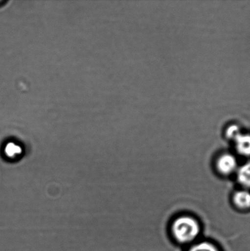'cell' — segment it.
<instances>
[{
    "label": "cell",
    "instance_id": "1",
    "mask_svg": "<svg viewBox=\"0 0 250 251\" xmlns=\"http://www.w3.org/2000/svg\"><path fill=\"white\" fill-rule=\"evenodd\" d=\"M171 232L179 244L190 246L197 242L202 233V226L192 216L181 215L173 221Z\"/></svg>",
    "mask_w": 250,
    "mask_h": 251
},
{
    "label": "cell",
    "instance_id": "6",
    "mask_svg": "<svg viewBox=\"0 0 250 251\" xmlns=\"http://www.w3.org/2000/svg\"><path fill=\"white\" fill-rule=\"evenodd\" d=\"M186 251H222L215 243L209 241H197L188 247Z\"/></svg>",
    "mask_w": 250,
    "mask_h": 251
},
{
    "label": "cell",
    "instance_id": "8",
    "mask_svg": "<svg viewBox=\"0 0 250 251\" xmlns=\"http://www.w3.org/2000/svg\"><path fill=\"white\" fill-rule=\"evenodd\" d=\"M241 134L239 128L236 126L231 127L229 128L227 131V136L233 140Z\"/></svg>",
    "mask_w": 250,
    "mask_h": 251
},
{
    "label": "cell",
    "instance_id": "5",
    "mask_svg": "<svg viewBox=\"0 0 250 251\" xmlns=\"http://www.w3.org/2000/svg\"><path fill=\"white\" fill-rule=\"evenodd\" d=\"M236 176L241 185L245 188H250V161L237 169Z\"/></svg>",
    "mask_w": 250,
    "mask_h": 251
},
{
    "label": "cell",
    "instance_id": "3",
    "mask_svg": "<svg viewBox=\"0 0 250 251\" xmlns=\"http://www.w3.org/2000/svg\"><path fill=\"white\" fill-rule=\"evenodd\" d=\"M237 152L243 156H250V135L240 134L234 140Z\"/></svg>",
    "mask_w": 250,
    "mask_h": 251
},
{
    "label": "cell",
    "instance_id": "7",
    "mask_svg": "<svg viewBox=\"0 0 250 251\" xmlns=\"http://www.w3.org/2000/svg\"><path fill=\"white\" fill-rule=\"evenodd\" d=\"M4 152L5 156L8 158H17L23 153V149L19 144L11 142L5 145Z\"/></svg>",
    "mask_w": 250,
    "mask_h": 251
},
{
    "label": "cell",
    "instance_id": "2",
    "mask_svg": "<svg viewBox=\"0 0 250 251\" xmlns=\"http://www.w3.org/2000/svg\"><path fill=\"white\" fill-rule=\"evenodd\" d=\"M218 172L222 176H230L237 170L236 157L229 152H224L217 157L215 162Z\"/></svg>",
    "mask_w": 250,
    "mask_h": 251
},
{
    "label": "cell",
    "instance_id": "4",
    "mask_svg": "<svg viewBox=\"0 0 250 251\" xmlns=\"http://www.w3.org/2000/svg\"><path fill=\"white\" fill-rule=\"evenodd\" d=\"M232 201L236 207L242 210L250 208V193L246 190L237 191L232 197Z\"/></svg>",
    "mask_w": 250,
    "mask_h": 251
}]
</instances>
